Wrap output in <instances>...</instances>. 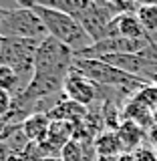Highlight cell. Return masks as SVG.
Segmentation results:
<instances>
[{"mask_svg": "<svg viewBox=\"0 0 157 161\" xmlns=\"http://www.w3.org/2000/svg\"><path fill=\"white\" fill-rule=\"evenodd\" d=\"M60 161H85V145H81L79 141L70 139L63 149H60Z\"/></svg>", "mask_w": 157, "mask_h": 161, "instance_id": "15", "label": "cell"}, {"mask_svg": "<svg viewBox=\"0 0 157 161\" xmlns=\"http://www.w3.org/2000/svg\"><path fill=\"white\" fill-rule=\"evenodd\" d=\"M12 103H14V97H12V95L0 89V119H4V117L10 113V109H12Z\"/></svg>", "mask_w": 157, "mask_h": 161, "instance_id": "16", "label": "cell"}, {"mask_svg": "<svg viewBox=\"0 0 157 161\" xmlns=\"http://www.w3.org/2000/svg\"><path fill=\"white\" fill-rule=\"evenodd\" d=\"M93 149L97 157H119L123 151V145L117 137V131H101L93 141Z\"/></svg>", "mask_w": 157, "mask_h": 161, "instance_id": "10", "label": "cell"}, {"mask_svg": "<svg viewBox=\"0 0 157 161\" xmlns=\"http://www.w3.org/2000/svg\"><path fill=\"white\" fill-rule=\"evenodd\" d=\"M47 36V28L40 16L30 8V2L20 0L14 8L6 10V16L0 24V38H22L40 42Z\"/></svg>", "mask_w": 157, "mask_h": 161, "instance_id": "2", "label": "cell"}, {"mask_svg": "<svg viewBox=\"0 0 157 161\" xmlns=\"http://www.w3.org/2000/svg\"><path fill=\"white\" fill-rule=\"evenodd\" d=\"M73 60L75 54L69 47L47 36L38 42L36 58H34V73L64 79L73 69Z\"/></svg>", "mask_w": 157, "mask_h": 161, "instance_id": "5", "label": "cell"}, {"mask_svg": "<svg viewBox=\"0 0 157 161\" xmlns=\"http://www.w3.org/2000/svg\"><path fill=\"white\" fill-rule=\"evenodd\" d=\"M95 161H119V157H97Z\"/></svg>", "mask_w": 157, "mask_h": 161, "instance_id": "20", "label": "cell"}, {"mask_svg": "<svg viewBox=\"0 0 157 161\" xmlns=\"http://www.w3.org/2000/svg\"><path fill=\"white\" fill-rule=\"evenodd\" d=\"M50 127V119L44 113H32L24 119V123L20 125V131L24 133V137L28 139V143H40L47 139Z\"/></svg>", "mask_w": 157, "mask_h": 161, "instance_id": "9", "label": "cell"}, {"mask_svg": "<svg viewBox=\"0 0 157 161\" xmlns=\"http://www.w3.org/2000/svg\"><path fill=\"white\" fill-rule=\"evenodd\" d=\"M75 135V125L69 123V121H50V127H48V133H47V139L53 147H57L59 151L73 139Z\"/></svg>", "mask_w": 157, "mask_h": 161, "instance_id": "12", "label": "cell"}, {"mask_svg": "<svg viewBox=\"0 0 157 161\" xmlns=\"http://www.w3.org/2000/svg\"><path fill=\"white\" fill-rule=\"evenodd\" d=\"M38 40H22V38H2L0 50V64H6L20 77L24 89L34 77V58H36Z\"/></svg>", "mask_w": 157, "mask_h": 161, "instance_id": "3", "label": "cell"}, {"mask_svg": "<svg viewBox=\"0 0 157 161\" xmlns=\"http://www.w3.org/2000/svg\"><path fill=\"white\" fill-rule=\"evenodd\" d=\"M6 6H2V4H0V24H2V20H4V16H6Z\"/></svg>", "mask_w": 157, "mask_h": 161, "instance_id": "19", "label": "cell"}, {"mask_svg": "<svg viewBox=\"0 0 157 161\" xmlns=\"http://www.w3.org/2000/svg\"><path fill=\"white\" fill-rule=\"evenodd\" d=\"M0 89L10 93L12 97H18L24 91V85L20 83V77L6 64H0Z\"/></svg>", "mask_w": 157, "mask_h": 161, "instance_id": "13", "label": "cell"}, {"mask_svg": "<svg viewBox=\"0 0 157 161\" xmlns=\"http://www.w3.org/2000/svg\"><path fill=\"white\" fill-rule=\"evenodd\" d=\"M38 161H60V157H42V159H38Z\"/></svg>", "mask_w": 157, "mask_h": 161, "instance_id": "21", "label": "cell"}, {"mask_svg": "<svg viewBox=\"0 0 157 161\" xmlns=\"http://www.w3.org/2000/svg\"><path fill=\"white\" fill-rule=\"evenodd\" d=\"M63 95L69 101L89 109L99 99V87L95 83H91L87 77H83L81 73H77L75 69H70V73L64 77V83H63Z\"/></svg>", "mask_w": 157, "mask_h": 161, "instance_id": "6", "label": "cell"}, {"mask_svg": "<svg viewBox=\"0 0 157 161\" xmlns=\"http://www.w3.org/2000/svg\"><path fill=\"white\" fill-rule=\"evenodd\" d=\"M0 50H2V38H0Z\"/></svg>", "mask_w": 157, "mask_h": 161, "instance_id": "22", "label": "cell"}, {"mask_svg": "<svg viewBox=\"0 0 157 161\" xmlns=\"http://www.w3.org/2000/svg\"><path fill=\"white\" fill-rule=\"evenodd\" d=\"M30 8L40 16L48 36L63 42L64 47H69L73 50V54L79 53V50H85L87 47L93 44V40L89 38V34L83 30V26L79 24V20L75 16H69L64 12L53 10V8L44 6V4H40L38 0L36 2H30Z\"/></svg>", "mask_w": 157, "mask_h": 161, "instance_id": "1", "label": "cell"}, {"mask_svg": "<svg viewBox=\"0 0 157 161\" xmlns=\"http://www.w3.org/2000/svg\"><path fill=\"white\" fill-rule=\"evenodd\" d=\"M135 14H137L145 34H147V40L157 44V4L155 2H141Z\"/></svg>", "mask_w": 157, "mask_h": 161, "instance_id": "11", "label": "cell"}, {"mask_svg": "<svg viewBox=\"0 0 157 161\" xmlns=\"http://www.w3.org/2000/svg\"><path fill=\"white\" fill-rule=\"evenodd\" d=\"M87 115H89L87 107H83V105H79V103H73V101H69L63 95V99L48 111L47 117L50 121H69V123L75 125V123H79V121H83Z\"/></svg>", "mask_w": 157, "mask_h": 161, "instance_id": "7", "label": "cell"}, {"mask_svg": "<svg viewBox=\"0 0 157 161\" xmlns=\"http://www.w3.org/2000/svg\"><path fill=\"white\" fill-rule=\"evenodd\" d=\"M38 2L44 4V6H48V8H53V10H59V12H64V14H69V16L77 18L79 14L87 8L89 0H48V2L38 0Z\"/></svg>", "mask_w": 157, "mask_h": 161, "instance_id": "14", "label": "cell"}, {"mask_svg": "<svg viewBox=\"0 0 157 161\" xmlns=\"http://www.w3.org/2000/svg\"><path fill=\"white\" fill-rule=\"evenodd\" d=\"M133 155H135V161H157V157H155L153 151H151V149H145V147L137 149Z\"/></svg>", "mask_w": 157, "mask_h": 161, "instance_id": "17", "label": "cell"}, {"mask_svg": "<svg viewBox=\"0 0 157 161\" xmlns=\"http://www.w3.org/2000/svg\"><path fill=\"white\" fill-rule=\"evenodd\" d=\"M117 137L123 145V151L125 153H133V151L141 149V143L145 139V129L137 125L135 121H127L123 119L117 129Z\"/></svg>", "mask_w": 157, "mask_h": 161, "instance_id": "8", "label": "cell"}, {"mask_svg": "<svg viewBox=\"0 0 157 161\" xmlns=\"http://www.w3.org/2000/svg\"><path fill=\"white\" fill-rule=\"evenodd\" d=\"M73 69L87 77L91 83H95L101 89H117V87H145L143 80L129 77L121 73L119 69L111 67L109 63L101 58H75Z\"/></svg>", "mask_w": 157, "mask_h": 161, "instance_id": "4", "label": "cell"}, {"mask_svg": "<svg viewBox=\"0 0 157 161\" xmlns=\"http://www.w3.org/2000/svg\"><path fill=\"white\" fill-rule=\"evenodd\" d=\"M119 161H135V155L133 153H121L119 155Z\"/></svg>", "mask_w": 157, "mask_h": 161, "instance_id": "18", "label": "cell"}]
</instances>
